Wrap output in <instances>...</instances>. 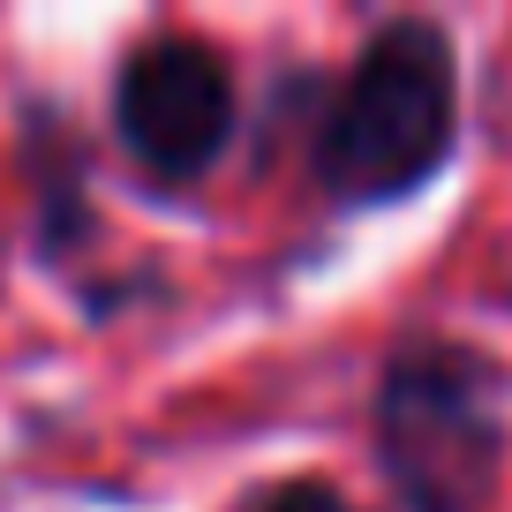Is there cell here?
I'll return each mask as SVG.
<instances>
[{"label": "cell", "instance_id": "cell-1", "mask_svg": "<svg viewBox=\"0 0 512 512\" xmlns=\"http://www.w3.org/2000/svg\"><path fill=\"white\" fill-rule=\"evenodd\" d=\"M452 144V53L437 31L400 23L362 53L324 136V181L347 196H400Z\"/></svg>", "mask_w": 512, "mask_h": 512}, {"label": "cell", "instance_id": "cell-2", "mask_svg": "<svg viewBox=\"0 0 512 512\" xmlns=\"http://www.w3.org/2000/svg\"><path fill=\"white\" fill-rule=\"evenodd\" d=\"M384 460L415 512H475L497 467V422L460 354H415L384 384Z\"/></svg>", "mask_w": 512, "mask_h": 512}, {"label": "cell", "instance_id": "cell-3", "mask_svg": "<svg viewBox=\"0 0 512 512\" xmlns=\"http://www.w3.org/2000/svg\"><path fill=\"white\" fill-rule=\"evenodd\" d=\"M226 113H234L226 68L204 46H189V38L144 46L121 76V128L159 174L211 166V151L226 144Z\"/></svg>", "mask_w": 512, "mask_h": 512}, {"label": "cell", "instance_id": "cell-4", "mask_svg": "<svg viewBox=\"0 0 512 512\" xmlns=\"http://www.w3.org/2000/svg\"><path fill=\"white\" fill-rule=\"evenodd\" d=\"M264 512H354V505H347V497H332V490H317V482H302V490L272 497Z\"/></svg>", "mask_w": 512, "mask_h": 512}]
</instances>
